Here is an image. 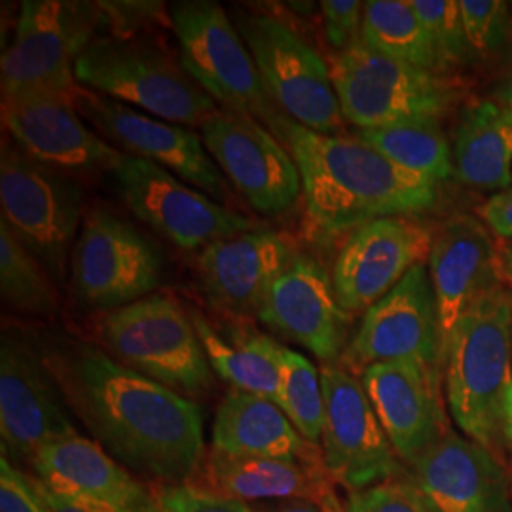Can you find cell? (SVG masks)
Masks as SVG:
<instances>
[{"instance_id": "8992f818", "label": "cell", "mask_w": 512, "mask_h": 512, "mask_svg": "<svg viewBox=\"0 0 512 512\" xmlns=\"http://www.w3.org/2000/svg\"><path fill=\"white\" fill-rule=\"evenodd\" d=\"M330 78L346 122L359 129L440 120L458 101L459 86L357 42L330 55Z\"/></svg>"}, {"instance_id": "52a82bcc", "label": "cell", "mask_w": 512, "mask_h": 512, "mask_svg": "<svg viewBox=\"0 0 512 512\" xmlns=\"http://www.w3.org/2000/svg\"><path fill=\"white\" fill-rule=\"evenodd\" d=\"M109 21L99 2L25 0L12 44L0 59L2 95L55 93L73 97L80 88L74 63Z\"/></svg>"}, {"instance_id": "7402d4cb", "label": "cell", "mask_w": 512, "mask_h": 512, "mask_svg": "<svg viewBox=\"0 0 512 512\" xmlns=\"http://www.w3.org/2000/svg\"><path fill=\"white\" fill-rule=\"evenodd\" d=\"M361 382L404 469L450 431L440 370L414 361L378 363L366 368Z\"/></svg>"}, {"instance_id": "8fae6325", "label": "cell", "mask_w": 512, "mask_h": 512, "mask_svg": "<svg viewBox=\"0 0 512 512\" xmlns=\"http://www.w3.org/2000/svg\"><path fill=\"white\" fill-rule=\"evenodd\" d=\"M160 251L126 220L93 209L74 243L71 285L76 300L112 311L143 300L162 285Z\"/></svg>"}, {"instance_id": "30bf717a", "label": "cell", "mask_w": 512, "mask_h": 512, "mask_svg": "<svg viewBox=\"0 0 512 512\" xmlns=\"http://www.w3.org/2000/svg\"><path fill=\"white\" fill-rule=\"evenodd\" d=\"M239 35L277 109L315 133L338 135L344 129L329 61L294 29L272 16H249L241 19Z\"/></svg>"}, {"instance_id": "d6a6232c", "label": "cell", "mask_w": 512, "mask_h": 512, "mask_svg": "<svg viewBox=\"0 0 512 512\" xmlns=\"http://www.w3.org/2000/svg\"><path fill=\"white\" fill-rule=\"evenodd\" d=\"M281 387L279 406L293 421L304 439L321 446L325 429V393L321 370L308 357L294 349L281 346Z\"/></svg>"}, {"instance_id": "e575fe53", "label": "cell", "mask_w": 512, "mask_h": 512, "mask_svg": "<svg viewBox=\"0 0 512 512\" xmlns=\"http://www.w3.org/2000/svg\"><path fill=\"white\" fill-rule=\"evenodd\" d=\"M459 10L473 54H490L507 37L509 4L503 0H459Z\"/></svg>"}, {"instance_id": "d4e9b609", "label": "cell", "mask_w": 512, "mask_h": 512, "mask_svg": "<svg viewBox=\"0 0 512 512\" xmlns=\"http://www.w3.org/2000/svg\"><path fill=\"white\" fill-rule=\"evenodd\" d=\"M35 478L50 492L76 495L128 512H160L156 497L97 442L80 435L38 452Z\"/></svg>"}, {"instance_id": "ba28073f", "label": "cell", "mask_w": 512, "mask_h": 512, "mask_svg": "<svg viewBox=\"0 0 512 512\" xmlns=\"http://www.w3.org/2000/svg\"><path fill=\"white\" fill-rule=\"evenodd\" d=\"M0 205L12 234L54 281H63L80 234L82 188L65 173L31 158L14 141H2Z\"/></svg>"}, {"instance_id": "44dd1931", "label": "cell", "mask_w": 512, "mask_h": 512, "mask_svg": "<svg viewBox=\"0 0 512 512\" xmlns=\"http://www.w3.org/2000/svg\"><path fill=\"white\" fill-rule=\"evenodd\" d=\"M406 476L435 512H512L509 465L452 429L406 469Z\"/></svg>"}, {"instance_id": "83f0119b", "label": "cell", "mask_w": 512, "mask_h": 512, "mask_svg": "<svg viewBox=\"0 0 512 512\" xmlns=\"http://www.w3.org/2000/svg\"><path fill=\"white\" fill-rule=\"evenodd\" d=\"M454 173L478 190L512 184V112L495 101H478L461 112L454 139Z\"/></svg>"}, {"instance_id": "f546056e", "label": "cell", "mask_w": 512, "mask_h": 512, "mask_svg": "<svg viewBox=\"0 0 512 512\" xmlns=\"http://www.w3.org/2000/svg\"><path fill=\"white\" fill-rule=\"evenodd\" d=\"M361 40L380 54L401 59L425 71L440 74L448 71L425 23L408 0L365 2Z\"/></svg>"}, {"instance_id": "f35d334b", "label": "cell", "mask_w": 512, "mask_h": 512, "mask_svg": "<svg viewBox=\"0 0 512 512\" xmlns=\"http://www.w3.org/2000/svg\"><path fill=\"white\" fill-rule=\"evenodd\" d=\"M0 512H50L37 478L19 471L6 456L0 459Z\"/></svg>"}, {"instance_id": "8d00e7d4", "label": "cell", "mask_w": 512, "mask_h": 512, "mask_svg": "<svg viewBox=\"0 0 512 512\" xmlns=\"http://www.w3.org/2000/svg\"><path fill=\"white\" fill-rule=\"evenodd\" d=\"M156 503L160 512H253L249 503L194 482L164 486L156 495Z\"/></svg>"}, {"instance_id": "b9f144b4", "label": "cell", "mask_w": 512, "mask_h": 512, "mask_svg": "<svg viewBox=\"0 0 512 512\" xmlns=\"http://www.w3.org/2000/svg\"><path fill=\"white\" fill-rule=\"evenodd\" d=\"M253 512H346V503L344 507H329L311 499H289V501L256 503Z\"/></svg>"}, {"instance_id": "5b68a950", "label": "cell", "mask_w": 512, "mask_h": 512, "mask_svg": "<svg viewBox=\"0 0 512 512\" xmlns=\"http://www.w3.org/2000/svg\"><path fill=\"white\" fill-rule=\"evenodd\" d=\"M97 334L118 363L186 399L205 397L213 389V368L192 313L169 294H150L103 313Z\"/></svg>"}, {"instance_id": "7bdbcfd3", "label": "cell", "mask_w": 512, "mask_h": 512, "mask_svg": "<svg viewBox=\"0 0 512 512\" xmlns=\"http://www.w3.org/2000/svg\"><path fill=\"white\" fill-rule=\"evenodd\" d=\"M499 274H501V281H505L512 287V241L499 253Z\"/></svg>"}, {"instance_id": "5bb4252c", "label": "cell", "mask_w": 512, "mask_h": 512, "mask_svg": "<svg viewBox=\"0 0 512 512\" xmlns=\"http://www.w3.org/2000/svg\"><path fill=\"white\" fill-rule=\"evenodd\" d=\"M118 192L135 217L184 251L253 230L251 220L213 202L162 165L124 154L112 171Z\"/></svg>"}, {"instance_id": "ee69618b", "label": "cell", "mask_w": 512, "mask_h": 512, "mask_svg": "<svg viewBox=\"0 0 512 512\" xmlns=\"http://www.w3.org/2000/svg\"><path fill=\"white\" fill-rule=\"evenodd\" d=\"M495 103L512 112V73L499 84L495 92Z\"/></svg>"}, {"instance_id": "ac0fdd59", "label": "cell", "mask_w": 512, "mask_h": 512, "mask_svg": "<svg viewBox=\"0 0 512 512\" xmlns=\"http://www.w3.org/2000/svg\"><path fill=\"white\" fill-rule=\"evenodd\" d=\"M435 232L418 217H387L359 226L332 268L334 293L351 317L393 291L404 275L425 264Z\"/></svg>"}, {"instance_id": "f6af8a7d", "label": "cell", "mask_w": 512, "mask_h": 512, "mask_svg": "<svg viewBox=\"0 0 512 512\" xmlns=\"http://www.w3.org/2000/svg\"><path fill=\"white\" fill-rule=\"evenodd\" d=\"M503 448L511 454L512 458V401L507 412V420H505V427H503Z\"/></svg>"}, {"instance_id": "603a6c76", "label": "cell", "mask_w": 512, "mask_h": 512, "mask_svg": "<svg viewBox=\"0 0 512 512\" xmlns=\"http://www.w3.org/2000/svg\"><path fill=\"white\" fill-rule=\"evenodd\" d=\"M298 251L293 241L272 230H249L220 239L198 256V275L207 300L236 317L256 315L275 279Z\"/></svg>"}, {"instance_id": "7a4b0ae2", "label": "cell", "mask_w": 512, "mask_h": 512, "mask_svg": "<svg viewBox=\"0 0 512 512\" xmlns=\"http://www.w3.org/2000/svg\"><path fill=\"white\" fill-rule=\"evenodd\" d=\"M268 129L291 152L308 217L325 234L387 217H418L439 203V184L393 164L355 135L315 133L283 112Z\"/></svg>"}, {"instance_id": "4dcf8cb0", "label": "cell", "mask_w": 512, "mask_h": 512, "mask_svg": "<svg viewBox=\"0 0 512 512\" xmlns=\"http://www.w3.org/2000/svg\"><path fill=\"white\" fill-rule=\"evenodd\" d=\"M355 137L393 164L433 183H444L454 175V150L450 148L446 133L440 128L439 120L357 129Z\"/></svg>"}, {"instance_id": "4316f807", "label": "cell", "mask_w": 512, "mask_h": 512, "mask_svg": "<svg viewBox=\"0 0 512 512\" xmlns=\"http://www.w3.org/2000/svg\"><path fill=\"white\" fill-rule=\"evenodd\" d=\"M213 450L234 458L319 461L321 446L304 439L274 401L232 389L213 423Z\"/></svg>"}, {"instance_id": "60d3db41", "label": "cell", "mask_w": 512, "mask_h": 512, "mask_svg": "<svg viewBox=\"0 0 512 512\" xmlns=\"http://www.w3.org/2000/svg\"><path fill=\"white\" fill-rule=\"evenodd\" d=\"M38 482V480H37ZM38 490L48 505L50 512H128L116 507H110L99 501H92L86 497H76V495H59L50 492L46 486L38 482Z\"/></svg>"}, {"instance_id": "bcb514c9", "label": "cell", "mask_w": 512, "mask_h": 512, "mask_svg": "<svg viewBox=\"0 0 512 512\" xmlns=\"http://www.w3.org/2000/svg\"><path fill=\"white\" fill-rule=\"evenodd\" d=\"M509 471H511V482H512V465H509Z\"/></svg>"}, {"instance_id": "6da1fadb", "label": "cell", "mask_w": 512, "mask_h": 512, "mask_svg": "<svg viewBox=\"0 0 512 512\" xmlns=\"http://www.w3.org/2000/svg\"><path fill=\"white\" fill-rule=\"evenodd\" d=\"M42 357L78 420L137 475L186 484L205 461L202 408L73 338H52Z\"/></svg>"}, {"instance_id": "484cf974", "label": "cell", "mask_w": 512, "mask_h": 512, "mask_svg": "<svg viewBox=\"0 0 512 512\" xmlns=\"http://www.w3.org/2000/svg\"><path fill=\"white\" fill-rule=\"evenodd\" d=\"M203 488L245 503L311 499L329 507H344L325 461L234 458L211 450L203 461Z\"/></svg>"}, {"instance_id": "e0dca14e", "label": "cell", "mask_w": 512, "mask_h": 512, "mask_svg": "<svg viewBox=\"0 0 512 512\" xmlns=\"http://www.w3.org/2000/svg\"><path fill=\"white\" fill-rule=\"evenodd\" d=\"M73 101L84 120L114 145L128 150L129 156L162 165L215 200L228 198L222 171L196 131L131 109L86 88H78Z\"/></svg>"}, {"instance_id": "1f68e13d", "label": "cell", "mask_w": 512, "mask_h": 512, "mask_svg": "<svg viewBox=\"0 0 512 512\" xmlns=\"http://www.w3.org/2000/svg\"><path fill=\"white\" fill-rule=\"evenodd\" d=\"M0 294L21 313L52 315L57 310L54 279L0 220Z\"/></svg>"}, {"instance_id": "d590c367", "label": "cell", "mask_w": 512, "mask_h": 512, "mask_svg": "<svg viewBox=\"0 0 512 512\" xmlns=\"http://www.w3.org/2000/svg\"><path fill=\"white\" fill-rule=\"evenodd\" d=\"M346 512H435L408 476L351 492L346 499Z\"/></svg>"}, {"instance_id": "d6986e66", "label": "cell", "mask_w": 512, "mask_h": 512, "mask_svg": "<svg viewBox=\"0 0 512 512\" xmlns=\"http://www.w3.org/2000/svg\"><path fill=\"white\" fill-rule=\"evenodd\" d=\"M2 126L23 152L61 173L114 171L124 158L86 126L67 95H2Z\"/></svg>"}, {"instance_id": "9a60e30c", "label": "cell", "mask_w": 512, "mask_h": 512, "mask_svg": "<svg viewBox=\"0 0 512 512\" xmlns=\"http://www.w3.org/2000/svg\"><path fill=\"white\" fill-rule=\"evenodd\" d=\"M323 461L336 484L351 492L406 475L359 376L340 363L323 365Z\"/></svg>"}, {"instance_id": "4fadbf2b", "label": "cell", "mask_w": 512, "mask_h": 512, "mask_svg": "<svg viewBox=\"0 0 512 512\" xmlns=\"http://www.w3.org/2000/svg\"><path fill=\"white\" fill-rule=\"evenodd\" d=\"M73 412L42 351L14 332L0 344V439L2 456L29 463L42 448L76 437Z\"/></svg>"}, {"instance_id": "ffe728a7", "label": "cell", "mask_w": 512, "mask_h": 512, "mask_svg": "<svg viewBox=\"0 0 512 512\" xmlns=\"http://www.w3.org/2000/svg\"><path fill=\"white\" fill-rule=\"evenodd\" d=\"M256 317L308 349L323 365L338 363L348 346L351 315L336 298L332 275L308 255L298 253L275 279Z\"/></svg>"}, {"instance_id": "836d02e7", "label": "cell", "mask_w": 512, "mask_h": 512, "mask_svg": "<svg viewBox=\"0 0 512 512\" xmlns=\"http://www.w3.org/2000/svg\"><path fill=\"white\" fill-rule=\"evenodd\" d=\"M425 23L440 57L450 67L473 57L459 10V0H408Z\"/></svg>"}, {"instance_id": "cb8c5ba5", "label": "cell", "mask_w": 512, "mask_h": 512, "mask_svg": "<svg viewBox=\"0 0 512 512\" xmlns=\"http://www.w3.org/2000/svg\"><path fill=\"white\" fill-rule=\"evenodd\" d=\"M427 270L444 340L478 298L501 285L494 239L486 224L471 215L444 222L433 238Z\"/></svg>"}, {"instance_id": "ab89813d", "label": "cell", "mask_w": 512, "mask_h": 512, "mask_svg": "<svg viewBox=\"0 0 512 512\" xmlns=\"http://www.w3.org/2000/svg\"><path fill=\"white\" fill-rule=\"evenodd\" d=\"M480 219L497 238L512 241V186L495 192L494 196L480 207Z\"/></svg>"}, {"instance_id": "7c38bea8", "label": "cell", "mask_w": 512, "mask_h": 512, "mask_svg": "<svg viewBox=\"0 0 512 512\" xmlns=\"http://www.w3.org/2000/svg\"><path fill=\"white\" fill-rule=\"evenodd\" d=\"M395 361H414L435 370L444 361L439 306L427 264L412 268L363 313L338 363L361 378L368 366Z\"/></svg>"}, {"instance_id": "74e56055", "label": "cell", "mask_w": 512, "mask_h": 512, "mask_svg": "<svg viewBox=\"0 0 512 512\" xmlns=\"http://www.w3.org/2000/svg\"><path fill=\"white\" fill-rule=\"evenodd\" d=\"M325 33L336 54L346 52L361 42L365 4L359 0H325L321 2Z\"/></svg>"}, {"instance_id": "9c48e42d", "label": "cell", "mask_w": 512, "mask_h": 512, "mask_svg": "<svg viewBox=\"0 0 512 512\" xmlns=\"http://www.w3.org/2000/svg\"><path fill=\"white\" fill-rule=\"evenodd\" d=\"M181 48V65L222 109L234 110L266 126L281 110L266 90L255 59L226 10L211 0L177 2L169 10Z\"/></svg>"}, {"instance_id": "2e32d148", "label": "cell", "mask_w": 512, "mask_h": 512, "mask_svg": "<svg viewBox=\"0 0 512 512\" xmlns=\"http://www.w3.org/2000/svg\"><path fill=\"white\" fill-rule=\"evenodd\" d=\"M202 139L220 171L258 213L281 215L300 198L298 165L260 120L219 109L203 124Z\"/></svg>"}, {"instance_id": "3957f363", "label": "cell", "mask_w": 512, "mask_h": 512, "mask_svg": "<svg viewBox=\"0 0 512 512\" xmlns=\"http://www.w3.org/2000/svg\"><path fill=\"white\" fill-rule=\"evenodd\" d=\"M444 395L459 431L501 458L512 401V296L478 298L444 340Z\"/></svg>"}, {"instance_id": "277c9868", "label": "cell", "mask_w": 512, "mask_h": 512, "mask_svg": "<svg viewBox=\"0 0 512 512\" xmlns=\"http://www.w3.org/2000/svg\"><path fill=\"white\" fill-rule=\"evenodd\" d=\"M86 90L184 128H200L217 103L162 48L147 40L97 37L74 63Z\"/></svg>"}, {"instance_id": "f1b7e54d", "label": "cell", "mask_w": 512, "mask_h": 512, "mask_svg": "<svg viewBox=\"0 0 512 512\" xmlns=\"http://www.w3.org/2000/svg\"><path fill=\"white\" fill-rule=\"evenodd\" d=\"M190 313L213 372L236 391L274 401L279 406L281 344L255 330L226 336L200 313Z\"/></svg>"}]
</instances>
